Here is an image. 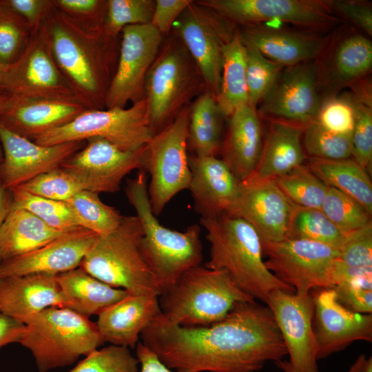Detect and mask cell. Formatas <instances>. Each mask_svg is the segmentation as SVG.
<instances>
[{
	"mask_svg": "<svg viewBox=\"0 0 372 372\" xmlns=\"http://www.w3.org/2000/svg\"><path fill=\"white\" fill-rule=\"evenodd\" d=\"M143 231L136 216H123L112 232L99 236L79 267L132 295H160L156 282L142 256Z\"/></svg>",
	"mask_w": 372,
	"mask_h": 372,
	"instance_id": "52a82bcc",
	"label": "cell"
},
{
	"mask_svg": "<svg viewBox=\"0 0 372 372\" xmlns=\"http://www.w3.org/2000/svg\"><path fill=\"white\" fill-rule=\"evenodd\" d=\"M86 141L61 165L80 180L85 190L97 194L116 192L127 174L145 169L147 145L129 151L101 137Z\"/></svg>",
	"mask_w": 372,
	"mask_h": 372,
	"instance_id": "4fadbf2b",
	"label": "cell"
},
{
	"mask_svg": "<svg viewBox=\"0 0 372 372\" xmlns=\"http://www.w3.org/2000/svg\"><path fill=\"white\" fill-rule=\"evenodd\" d=\"M302 136L304 150L311 158L341 160L352 156L351 134L331 132L314 121L305 127Z\"/></svg>",
	"mask_w": 372,
	"mask_h": 372,
	"instance_id": "b9f144b4",
	"label": "cell"
},
{
	"mask_svg": "<svg viewBox=\"0 0 372 372\" xmlns=\"http://www.w3.org/2000/svg\"><path fill=\"white\" fill-rule=\"evenodd\" d=\"M294 207L273 180H244L227 215L247 222L262 243L277 242L288 238Z\"/></svg>",
	"mask_w": 372,
	"mask_h": 372,
	"instance_id": "44dd1931",
	"label": "cell"
},
{
	"mask_svg": "<svg viewBox=\"0 0 372 372\" xmlns=\"http://www.w3.org/2000/svg\"><path fill=\"white\" fill-rule=\"evenodd\" d=\"M198 3L223 19L240 23L278 21L326 28L340 21L329 1L209 0Z\"/></svg>",
	"mask_w": 372,
	"mask_h": 372,
	"instance_id": "5bb4252c",
	"label": "cell"
},
{
	"mask_svg": "<svg viewBox=\"0 0 372 372\" xmlns=\"http://www.w3.org/2000/svg\"><path fill=\"white\" fill-rule=\"evenodd\" d=\"M273 181L294 205L304 208L320 209L328 188L304 164Z\"/></svg>",
	"mask_w": 372,
	"mask_h": 372,
	"instance_id": "f35d334b",
	"label": "cell"
},
{
	"mask_svg": "<svg viewBox=\"0 0 372 372\" xmlns=\"http://www.w3.org/2000/svg\"><path fill=\"white\" fill-rule=\"evenodd\" d=\"M210 243L207 268L226 271L245 293L266 304L276 289L295 293L294 289L278 280L265 266L261 240L245 220L227 214L200 218Z\"/></svg>",
	"mask_w": 372,
	"mask_h": 372,
	"instance_id": "3957f363",
	"label": "cell"
},
{
	"mask_svg": "<svg viewBox=\"0 0 372 372\" xmlns=\"http://www.w3.org/2000/svg\"><path fill=\"white\" fill-rule=\"evenodd\" d=\"M8 96L6 105L0 114V123L32 141L68 123L87 110L73 99Z\"/></svg>",
	"mask_w": 372,
	"mask_h": 372,
	"instance_id": "cb8c5ba5",
	"label": "cell"
},
{
	"mask_svg": "<svg viewBox=\"0 0 372 372\" xmlns=\"http://www.w3.org/2000/svg\"><path fill=\"white\" fill-rule=\"evenodd\" d=\"M6 92L7 95L25 97L76 99L54 59L41 26L32 31L22 53L10 63Z\"/></svg>",
	"mask_w": 372,
	"mask_h": 372,
	"instance_id": "9a60e30c",
	"label": "cell"
},
{
	"mask_svg": "<svg viewBox=\"0 0 372 372\" xmlns=\"http://www.w3.org/2000/svg\"><path fill=\"white\" fill-rule=\"evenodd\" d=\"M57 10L76 20L103 24L107 1L101 0H52Z\"/></svg>",
	"mask_w": 372,
	"mask_h": 372,
	"instance_id": "816d5d0a",
	"label": "cell"
},
{
	"mask_svg": "<svg viewBox=\"0 0 372 372\" xmlns=\"http://www.w3.org/2000/svg\"><path fill=\"white\" fill-rule=\"evenodd\" d=\"M10 68V64L0 63V95H7L6 83Z\"/></svg>",
	"mask_w": 372,
	"mask_h": 372,
	"instance_id": "94428289",
	"label": "cell"
},
{
	"mask_svg": "<svg viewBox=\"0 0 372 372\" xmlns=\"http://www.w3.org/2000/svg\"><path fill=\"white\" fill-rule=\"evenodd\" d=\"M4 2L28 23L32 31L41 26L52 6V0H7Z\"/></svg>",
	"mask_w": 372,
	"mask_h": 372,
	"instance_id": "11a10c76",
	"label": "cell"
},
{
	"mask_svg": "<svg viewBox=\"0 0 372 372\" xmlns=\"http://www.w3.org/2000/svg\"><path fill=\"white\" fill-rule=\"evenodd\" d=\"M119 56L106 98L107 109L125 108L145 97L148 72L156 59L162 34L151 23L128 25L121 32Z\"/></svg>",
	"mask_w": 372,
	"mask_h": 372,
	"instance_id": "7c38bea8",
	"label": "cell"
},
{
	"mask_svg": "<svg viewBox=\"0 0 372 372\" xmlns=\"http://www.w3.org/2000/svg\"><path fill=\"white\" fill-rule=\"evenodd\" d=\"M318 65L312 61L287 67L260 102V114L306 127L316 121L322 101Z\"/></svg>",
	"mask_w": 372,
	"mask_h": 372,
	"instance_id": "2e32d148",
	"label": "cell"
},
{
	"mask_svg": "<svg viewBox=\"0 0 372 372\" xmlns=\"http://www.w3.org/2000/svg\"><path fill=\"white\" fill-rule=\"evenodd\" d=\"M125 194L142 226L141 251L161 294L185 271L201 265L203 255L200 226L191 225L180 232L160 223L152 211L144 170L127 180Z\"/></svg>",
	"mask_w": 372,
	"mask_h": 372,
	"instance_id": "277c9868",
	"label": "cell"
},
{
	"mask_svg": "<svg viewBox=\"0 0 372 372\" xmlns=\"http://www.w3.org/2000/svg\"><path fill=\"white\" fill-rule=\"evenodd\" d=\"M184 46L169 43L148 72L145 98L154 135L175 118L198 90L202 76Z\"/></svg>",
	"mask_w": 372,
	"mask_h": 372,
	"instance_id": "9c48e42d",
	"label": "cell"
},
{
	"mask_svg": "<svg viewBox=\"0 0 372 372\" xmlns=\"http://www.w3.org/2000/svg\"><path fill=\"white\" fill-rule=\"evenodd\" d=\"M161 313L158 296L128 293L101 312L96 324L104 342L134 349Z\"/></svg>",
	"mask_w": 372,
	"mask_h": 372,
	"instance_id": "d4e9b609",
	"label": "cell"
},
{
	"mask_svg": "<svg viewBox=\"0 0 372 372\" xmlns=\"http://www.w3.org/2000/svg\"><path fill=\"white\" fill-rule=\"evenodd\" d=\"M266 304L282 335L291 366L298 372H319L311 293L300 296L276 289L269 293Z\"/></svg>",
	"mask_w": 372,
	"mask_h": 372,
	"instance_id": "e0dca14e",
	"label": "cell"
},
{
	"mask_svg": "<svg viewBox=\"0 0 372 372\" xmlns=\"http://www.w3.org/2000/svg\"><path fill=\"white\" fill-rule=\"evenodd\" d=\"M155 1L152 0H110L103 21L105 33L117 39L124 28L150 23Z\"/></svg>",
	"mask_w": 372,
	"mask_h": 372,
	"instance_id": "7bdbcfd3",
	"label": "cell"
},
{
	"mask_svg": "<svg viewBox=\"0 0 372 372\" xmlns=\"http://www.w3.org/2000/svg\"><path fill=\"white\" fill-rule=\"evenodd\" d=\"M140 339L165 366L183 372H257L288 355L271 311L256 301L239 302L203 327L178 326L161 313Z\"/></svg>",
	"mask_w": 372,
	"mask_h": 372,
	"instance_id": "6da1fadb",
	"label": "cell"
},
{
	"mask_svg": "<svg viewBox=\"0 0 372 372\" xmlns=\"http://www.w3.org/2000/svg\"><path fill=\"white\" fill-rule=\"evenodd\" d=\"M333 289L338 300L348 309L360 313H372V277L341 282Z\"/></svg>",
	"mask_w": 372,
	"mask_h": 372,
	"instance_id": "f907efd6",
	"label": "cell"
},
{
	"mask_svg": "<svg viewBox=\"0 0 372 372\" xmlns=\"http://www.w3.org/2000/svg\"><path fill=\"white\" fill-rule=\"evenodd\" d=\"M135 348L136 357L141 366L139 372H183L168 368L141 342H139Z\"/></svg>",
	"mask_w": 372,
	"mask_h": 372,
	"instance_id": "9f6ffc18",
	"label": "cell"
},
{
	"mask_svg": "<svg viewBox=\"0 0 372 372\" xmlns=\"http://www.w3.org/2000/svg\"><path fill=\"white\" fill-rule=\"evenodd\" d=\"M266 267L280 281L305 296L318 288H333L339 249L306 239L262 243Z\"/></svg>",
	"mask_w": 372,
	"mask_h": 372,
	"instance_id": "8fae6325",
	"label": "cell"
},
{
	"mask_svg": "<svg viewBox=\"0 0 372 372\" xmlns=\"http://www.w3.org/2000/svg\"><path fill=\"white\" fill-rule=\"evenodd\" d=\"M24 329L23 323L0 313V349L11 343H19Z\"/></svg>",
	"mask_w": 372,
	"mask_h": 372,
	"instance_id": "6f0895ef",
	"label": "cell"
},
{
	"mask_svg": "<svg viewBox=\"0 0 372 372\" xmlns=\"http://www.w3.org/2000/svg\"><path fill=\"white\" fill-rule=\"evenodd\" d=\"M372 67V43L360 34L344 37L337 45L328 71L329 81L343 85L369 73Z\"/></svg>",
	"mask_w": 372,
	"mask_h": 372,
	"instance_id": "e575fe53",
	"label": "cell"
},
{
	"mask_svg": "<svg viewBox=\"0 0 372 372\" xmlns=\"http://www.w3.org/2000/svg\"><path fill=\"white\" fill-rule=\"evenodd\" d=\"M161 314L181 327L208 326L225 318L239 302L256 300L228 273L198 265L185 271L158 296Z\"/></svg>",
	"mask_w": 372,
	"mask_h": 372,
	"instance_id": "5b68a950",
	"label": "cell"
},
{
	"mask_svg": "<svg viewBox=\"0 0 372 372\" xmlns=\"http://www.w3.org/2000/svg\"><path fill=\"white\" fill-rule=\"evenodd\" d=\"M154 136L144 97L129 108L85 110L68 123L33 141L47 146L101 137L122 149L133 151L147 145Z\"/></svg>",
	"mask_w": 372,
	"mask_h": 372,
	"instance_id": "ba28073f",
	"label": "cell"
},
{
	"mask_svg": "<svg viewBox=\"0 0 372 372\" xmlns=\"http://www.w3.org/2000/svg\"><path fill=\"white\" fill-rule=\"evenodd\" d=\"M192 2L190 0H156L151 24L163 35Z\"/></svg>",
	"mask_w": 372,
	"mask_h": 372,
	"instance_id": "f5cc1de1",
	"label": "cell"
},
{
	"mask_svg": "<svg viewBox=\"0 0 372 372\" xmlns=\"http://www.w3.org/2000/svg\"><path fill=\"white\" fill-rule=\"evenodd\" d=\"M24 324L19 343L32 353L39 372L71 365L104 343L96 322L64 307L47 308Z\"/></svg>",
	"mask_w": 372,
	"mask_h": 372,
	"instance_id": "8992f818",
	"label": "cell"
},
{
	"mask_svg": "<svg viewBox=\"0 0 372 372\" xmlns=\"http://www.w3.org/2000/svg\"><path fill=\"white\" fill-rule=\"evenodd\" d=\"M332 10L372 35V7L369 3L358 1H329Z\"/></svg>",
	"mask_w": 372,
	"mask_h": 372,
	"instance_id": "db71d44e",
	"label": "cell"
},
{
	"mask_svg": "<svg viewBox=\"0 0 372 372\" xmlns=\"http://www.w3.org/2000/svg\"><path fill=\"white\" fill-rule=\"evenodd\" d=\"M364 372H372V358L370 357L367 359L366 367Z\"/></svg>",
	"mask_w": 372,
	"mask_h": 372,
	"instance_id": "be15d7a7",
	"label": "cell"
},
{
	"mask_svg": "<svg viewBox=\"0 0 372 372\" xmlns=\"http://www.w3.org/2000/svg\"><path fill=\"white\" fill-rule=\"evenodd\" d=\"M54 59L75 98L87 110L105 107L107 92L115 72L116 39L103 24L76 20L52 5L41 25Z\"/></svg>",
	"mask_w": 372,
	"mask_h": 372,
	"instance_id": "7a4b0ae2",
	"label": "cell"
},
{
	"mask_svg": "<svg viewBox=\"0 0 372 372\" xmlns=\"http://www.w3.org/2000/svg\"><path fill=\"white\" fill-rule=\"evenodd\" d=\"M223 114L215 96L209 91L189 108L187 144L196 156H214L222 145Z\"/></svg>",
	"mask_w": 372,
	"mask_h": 372,
	"instance_id": "836d02e7",
	"label": "cell"
},
{
	"mask_svg": "<svg viewBox=\"0 0 372 372\" xmlns=\"http://www.w3.org/2000/svg\"><path fill=\"white\" fill-rule=\"evenodd\" d=\"M197 3L200 6L192 1L181 14L178 32L208 91L216 99L220 90L223 48L233 36L227 37L219 15Z\"/></svg>",
	"mask_w": 372,
	"mask_h": 372,
	"instance_id": "ac0fdd59",
	"label": "cell"
},
{
	"mask_svg": "<svg viewBox=\"0 0 372 372\" xmlns=\"http://www.w3.org/2000/svg\"><path fill=\"white\" fill-rule=\"evenodd\" d=\"M304 128L291 123L271 120L258 164L245 180H273L304 164L307 158L302 142Z\"/></svg>",
	"mask_w": 372,
	"mask_h": 372,
	"instance_id": "f1b7e54d",
	"label": "cell"
},
{
	"mask_svg": "<svg viewBox=\"0 0 372 372\" xmlns=\"http://www.w3.org/2000/svg\"><path fill=\"white\" fill-rule=\"evenodd\" d=\"M69 231L54 229L27 210L11 206L0 229V262L37 249Z\"/></svg>",
	"mask_w": 372,
	"mask_h": 372,
	"instance_id": "4dcf8cb0",
	"label": "cell"
},
{
	"mask_svg": "<svg viewBox=\"0 0 372 372\" xmlns=\"http://www.w3.org/2000/svg\"><path fill=\"white\" fill-rule=\"evenodd\" d=\"M98 194L83 190L66 203L81 227L103 236L114 231L119 226L123 216L114 207L102 202Z\"/></svg>",
	"mask_w": 372,
	"mask_h": 372,
	"instance_id": "74e56055",
	"label": "cell"
},
{
	"mask_svg": "<svg viewBox=\"0 0 372 372\" xmlns=\"http://www.w3.org/2000/svg\"><path fill=\"white\" fill-rule=\"evenodd\" d=\"M62 305L55 275L39 273L0 278V313L23 324L47 308Z\"/></svg>",
	"mask_w": 372,
	"mask_h": 372,
	"instance_id": "484cf974",
	"label": "cell"
},
{
	"mask_svg": "<svg viewBox=\"0 0 372 372\" xmlns=\"http://www.w3.org/2000/svg\"><path fill=\"white\" fill-rule=\"evenodd\" d=\"M138 366L129 348L111 344L93 351L69 372H139Z\"/></svg>",
	"mask_w": 372,
	"mask_h": 372,
	"instance_id": "7dc6e473",
	"label": "cell"
},
{
	"mask_svg": "<svg viewBox=\"0 0 372 372\" xmlns=\"http://www.w3.org/2000/svg\"><path fill=\"white\" fill-rule=\"evenodd\" d=\"M339 252L333 271L335 286L372 276V222L349 234Z\"/></svg>",
	"mask_w": 372,
	"mask_h": 372,
	"instance_id": "d590c367",
	"label": "cell"
},
{
	"mask_svg": "<svg viewBox=\"0 0 372 372\" xmlns=\"http://www.w3.org/2000/svg\"><path fill=\"white\" fill-rule=\"evenodd\" d=\"M32 34L28 23L0 1V63L15 61L25 48Z\"/></svg>",
	"mask_w": 372,
	"mask_h": 372,
	"instance_id": "f6af8a7d",
	"label": "cell"
},
{
	"mask_svg": "<svg viewBox=\"0 0 372 372\" xmlns=\"http://www.w3.org/2000/svg\"><path fill=\"white\" fill-rule=\"evenodd\" d=\"M262 144V127L256 110L248 105L237 109L229 116L221 148L222 159L240 182L254 171Z\"/></svg>",
	"mask_w": 372,
	"mask_h": 372,
	"instance_id": "83f0119b",
	"label": "cell"
},
{
	"mask_svg": "<svg viewBox=\"0 0 372 372\" xmlns=\"http://www.w3.org/2000/svg\"><path fill=\"white\" fill-rule=\"evenodd\" d=\"M7 191L2 185H0V229L11 209L12 200Z\"/></svg>",
	"mask_w": 372,
	"mask_h": 372,
	"instance_id": "91938a15",
	"label": "cell"
},
{
	"mask_svg": "<svg viewBox=\"0 0 372 372\" xmlns=\"http://www.w3.org/2000/svg\"><path fill=\"white\" fill-rule=\"evenodd\" d=\"M351 142V156L368 174H371L372 111L368 104L355 101V121Z\"/></svg>",
	"mask_w": 372,
	"mask_h": 372,
	"instance_id": "c3c4849f",
	"label": "cell"
},
{
	"mask_svg": "<svg viewBox=\"0 0 372 372\" xmlns=\"http://www.w3.org/2000/svg\"><path fill=\"white\" fill-rule=\"evenodd\" d=\"M245 48L248 105L256 110L284 68L269 61L255 48Z\"/></svg>",
	"mask_w": 372,
	"mask_h": 372,
	"instance_id": "ee69618b",
	"label": "cell"
},
{
	"mask_svg": "<svg viewBox=\"0 0 372 372\" xmlns=\"http://www.w3.org/2000/svg\"><path fill=\"white\" fill-rule=\"evenodd\" d=\"M56 280L63 300L62 307L88 318L98 316L128 294L125 290L102 282L81 267L57 275Z\"/></svg>",
	"mask_w": 372,
	"mask_h": 372,
	"instance_id": "f546056e",
	"label": "cell"
},
{
	"mask_svg": "<svg viewBox=\"0 0 372 372\" xmlns=\"http://www.w3.org/2000/svg\"><path fill=\"white\" fill-rule=\"evenodd\" d=\"M313 328L318 360L341 351L357 340L371 342L372 314L360 313L344 307L333 288L312 290Z\"/></svg>",
	"mask_w": 372,
	"mask_h": 372,
	"instance_id": "ffe728a7",
	"label": "cell"
},
{
	"mask_svg": "<svg viewBox=\"0 0 372 372\" xmlns=\"http://www.w3.org/2000/svg\"><path fill=\"white\" fill-rule=\"evenodd\" d=\"M366 362L367 358L366 356L363 354L360 355L347 372H364ZM275 364L283 372H298L291 366L288 360H281L275 362Z\"/></svg>",
	"mask_w": 372,
	"mask_h": 372,
	"instance_id": "680465c9",
	"label": "cell"
},
{
	"mask_svg": "<svg viewBox=\"0 0 372 372\" xmlns=\"http://www.w3.org/2000/svg\"><path fill=\"white\" fill-rule=\"evenodd\" d=\"M189 114V108L184 107L147 145L144 171L150 176L147 192L156 216L175 195L189 185L191 172L187 152Z\"/></svg>",
	"mask_w": 372,
	"mask_h": 372,
	"instance_id": "30bf717a",
	"label": "cell"
},
{
	"mask_svg": "<svg viewBox=\"0 0 372 372\" xmlns=\"http://www.w3.org/2000/svg\"><path fill=\"white\" fill-rule=\"evenodd\" d=\"M320 209L346 234L371 222V214L359 203L343 192L329 186Z\"/></svg>",
	"mask_w": 372,
	"mask_h": 372,
	"instance_id": "60d3db41",
	"label": "cell"
},
{
	"mask_svg": "<svg viewBox=\"0 0 372 372\" xmlns=\"http://www.w3.org/2000/svg\"><path fill=\"white\" fill-rule=\"evenodd\" d=\"M0 143L3 157L1 163L2 185L10 190L61 165L85 145L72 141L40 145L10 130L0 123Z\"/></svg>",
	"mask_w": 372,
	"mask_h": 372,
	"instance_id": "d6986e66",
	"label": "cell"
},
{
	"mask_svg": "<svg viewBox=\"0 0 372 372\" xmlns=\"http://www.w3.org/2000/svg\"><path fill=\"white\" fill-rule=\"evenodd\" d=\"M10 191L12 195V207L27 210L50 227L64 231L81 228L66 202L41 197L19 188Z\"/></svg>",
	"mask_w": 372,
	"mask_h": 372,
	"instance_id": "ab89813d",
	"label": "cell"
},
{
	"mask_svg": "<svg viewBox=\"0 0 372 372\" xmlns=\"http://www.w3.org/2000/svg\"><path fill=\"white\" fill-rule=\"evenodd\" d=\"M14 188L62 202H67L77 193L85 190L77 177L61 167L41 174Z\"/></svg>",
	"mask_w": 372,
	"mask_h": 372,
	"instance_id": "bcb514c9",
	"label": "cell"
},
{
	"mask_svg": "<svg viewBox=\"0 0 372 372\" xmlns=\"http://www.w3.org/2000/svg\"><path fill=\"white\" fill-rule=\"evenodd\" d=\"M2 161H3V155H2L1 149L0 147V164L1 163Z\"/></svg>",
	"mask_w": 372,
	"mask_h": 372,
	"instance_id": "e7e4bbea",
	"label": "cell"
},
{
	"mask_svg": "<svg viewBox=\"0 0 372 372\" xmlns=\"http://www.w3.org/2000/svg\"><path fill=\"white\" fill-rule=\"evenodd\" d=\"M355 121V101L332 97L322 103L316 121L325 129L341 134H351Z\"/></svg>",
	"mask_w": 372,
	"mask_h": 372,
	"instance_id": "681fc988",
	"label": "cell"
},
{
	"mask_svg": "<svg viewBox=\"0 0 372 372\" xmlns=\"http://www.w3.org/2000/svg\"><path fill=\"white\" fill-rule=\"evenodd\" d=\"M224 116L248 105L246 77V48L240 35L235 34L223 48L220 90L216 98Z\"/></svg>",
	"mask_w": 372,
	"mask_h": 372,
	"instance_id": "d6a6232c",
	"label": "cell"
},
{
	"mask_svg": "<svg viewBox=\"0 0 372 372\" xmlns=\"http://www.w3.org/2000/svg\"><path fill=\"white\" fill-rule=\"evenodd\" d=\"M9 96L8 95H0V114L4 110L6 103L8 102Z\"/></svg>",
	"mask_w": 372,
	"mask_h": 372,
	"instance_id": "6125c7cd",
	"label": "cell"
},
{
	"mask_svg": "<svg viewBox=\"0 0 372 372\" xmlns=\"http://www.w3.org/2000/svg\"><path fill=\"white\" fill-rule=\"evenodd\" d=\"M189 189L194 209L200 218L229 214L239 194L241 182L221 158L214 156H189Z\"/></svg>",
	"mask_w": 372,
	"mask_h": 372,
	"instance_id": "603a6c76",
	"label": "cell"
},
{
	"mask_svg": "<svg viewBox=\"0 0 372 372\" xmlns=\"http://www.w3.org/2000/svg\"><path fill=\"white\" fill-rule=\"evenodd\" d=\"M239 35L245 46L282 68L311 61L325 47L322 38L282 29L252 28Z\"/></svg>",
	"mask_w": 372,
	"mask_h": 372,
	"instance_id": "4316f807",
	"label": "cell"
},
{
	"mask_svg": "<svg viewBox=\"0 0 372 372\" xmlns=\"http://www.w3.org/2000/svg\"><path fill=\"white\" fill-rule=\"evenodd\" d=\"M306 165L327 186L351 197L372 214L371 181L368 172L353 158H311Z\"/></svg>",
	"mask_w": 372,
	"mask_h": 372,
	"instance_id": "1f68e13d",
	"label": "cell"
},
{
	"mask_svg": "<svg viewBox=\"0 0 372 372\" xmlns=\"http://www.w3.org/2000/svg\"><path fill=\"white\" fill-rule=\"evenodd\" d=\"M98 237L82 227L70 231L37 249L0 262V278L39 273L57 276L78 268Z\"/></svg>",
	"mask_w": 372,
	"mask_h": 372,
	"instance_id": "7402d4cb",
	"label": "cell"
},
{
	"mask_svg": "<svg viewBox=\"0 0 372 372\" xmlns=\"http://www.w3.org/2000/svg\"><path fill=\"white\" fill-rule=\"evenodd\" d=\"M348 235L335 226L320 209L295 205L287 238L309 240L339 249Z\"/></svg>",
	"mask_w": 372,
	"mask_h": 372,
	"instance_id": "8d00e7d4",
	"label": "cell"
}]
</instances>
